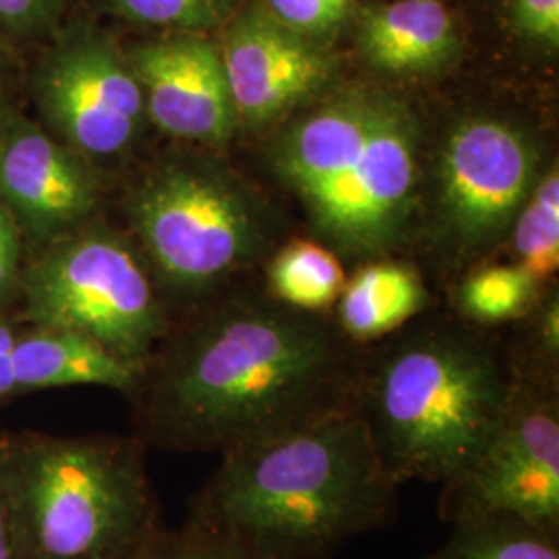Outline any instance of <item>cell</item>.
I'll list each match as a JSON object with an SVG mask.
<instances>
[{
	"label": "cell",
	"mask_w": 559,
	"mask_h": 559,
	"mask_svg": "<svg viewBox=\"0 0 559 559\" xmlns=\"http://www.w3.org/2000/svg\"><path fill=\"white\" fill-rule=\"evenodd\" d=\"M359 376L318 313L230 300L168 353L143 411L145 441L222 454L357 406Z\"/></svg>",
	"instance_id": "1"
},
{
	"label": "cell",
	"mask_w": 559,
	"mask_h": 559,
	"mask_svg": "<svg viewBox=\"0 0 559 559\" xmlns=\"http://www.w3.org/2000/svg\"><path fill=\"white\" fill-rule=\"evenodd\" d=\"M396 491L350 406L222 452L191 524L263 559H330L390 522Z\"/></svg>",
	"instance_id": "2"
},
{
	"label": "cell",
	"mask_w": 559,
	"mask_h": 559,
	"mask_svg": "<svg viewBox=\"0 0 559 559\" xmlns=\"http://www.w3.org/2000/svg\"><path fill=\"white\" fill-rule=\"evenodd\" d=\"M522 373L489 342L425 328L360 367L357 411L396 485L456 479L493 438Z\"/></svg>",
	"instance_id": "3"
},
{
	"label": "cell",
	"mask_w": 559,
	"mask_h": 559,
	"mask_svg": "<svg viewBox=\"0 0 559 559\" xmlns=\"http://www.w3.org/2000/svg\"><path fill=\"white\" fill-rule=\"evenodd\" d=\"M419 138V120L396 96L348 87L284 129L272 160L323 239L378 255L413 216Z\"/></svg>",
	"instance_id": "4"
},
{
	"label": "cell",
	"mask_w": 559,
	"mask_h": 559,
	"mask_svg": "<svg viewBox=\"0 0 559 559\" xmlns=\"http://www.w3.org/2000/svg\"><path fill=\"white\" fill-rule=\"evenodd\" d=\"M0 496L17 559H143L162 537L141 440H2Z\"/></svg>",
	"instance_id": "5"
},
{
	"label": "cell",
	"mask_w": 559,
	"mask_h": 559,
	"mask_svg": "<svg viewBox=\"0 0 559 559\" xmlns=\"http://www.w3.org/2000/svg\"><path fill=\"white\" fill-rule=\"evenodd\" d=\"M129 210L162 278L182 293L210 288L260 247L253 201L212 164H164L141 180Z\"/></svg>",
	"instance_id": "6"
},
{
	"label": "cell",
	"mask_w": 559,
	"mask_h": 559,
	"mask_svg": "<svg viewBox=\"0 0 559 559\" xmlns=\"http://www.w3.org/2000/svg\"><path fill=\"white\" fill-rule=\"evenodd\" d=\"M27 316L38 328L69 330L122 359L145 365L164 334L156 293L117 239L87 235L62 242L23 280Z\"/></svg>",
	"instance_id": "7"
},
{
	"label": "cell",
	"mask_w": 559,
	"mask_h": 559,
	"mask_svg": "<svg viewBox=\"0 0 559 559\" xmlns=\"http://www.w3.org/2000/svg\"><path fill=\"white\" fill-rule=\"evenodd\" d=\"M508 514L559 531V404L549 381L522 376L493 438L464 473L441 485L448 524Z\"/></svg>",
	"instance_id": "8"
},
{
	"label": "cell",
	"mask_w": 559,
	"mask_h": 559,
	"mask_svg": "<svg viewBox=\"0 0 559 559\" xmlns=\"http://www.w3.org/2000/svg\"><path fill=\"white\" fill-rule=\"evenodd\" d=\"M34 90L46 120L85 156H117L140 135L141 85L108 32L69 20L48 40Z\"/></svg>",
	"instance_id": "9"
},
{
	"label": "cell",
	"mask_w": 559,
	"mask_h": 559,
	"mask_svg": "<svg viewBox=\"0 0 559 559\" xmlns=\"http://www.w3.org/2000/svg\"><path fill=\"white\" fill-rule=\"evenodd\" d=\"M438 177L452 235L466 247H485L516 221L539 179V152L514 122L475 115L448 133Z\"/></svg>",
	"instance_id": "10"
},
{
	"label": "cell",
	"mask_w": 559,
	"mask_h": 559,
	"mask_svg": "<svg viewBox=\"0 0 559 559\" xmlns=\"http://www.w3.org/2000/svg\"><path fill=\"white\" fill-rule=\"evenodd\" d=\"M218 48L237 119L251 129L316 98L336 71L325 44L286 27L261 2L226 23Z\"/></svg>",
	"instance_id": "11"
},
{
	"label": "cell",
	"mask_w": 559,
	"mask_h": 559,
	"mask_svg": "<svg viewBox=\"0 0 559 559\" xmlns=\"http://www.w3.org/2000/svg\"><path fill=\"white\" fill-rule=\"evenodd\" d=\"M124 57L140 81L145 112L162 131L201 143H224L237 110L221 48L201 34H158Z\"/></svg>",
	"instance_id": "12"
},
{
	"label": "cell",
	"mask_w": 559,
	"mask_h": 559,
	"mask_svg": "<svg viewBox=\"0 0 559 559\" xmlns=\"http://www.w3.org/2000/svg\"><path fill=\"white\" fill-rule=\"evenodd\" d=\"M81 156L36 127H9L0 141V200L41 233L83 221L98 182Z\"/></svg>",
	"instance_id": "13"
},
{
	"label": "cell",
	"mask_w": 559,
	"mask_h": 559,
	"mask_svg": "<svg viewBox=\"0 0 559 559\" xmlns=\"http://www.w3.org/2000/svg\"><path fill=\"white\" fill-rule=\"evenodd\" d=\"M357 44L383 73L425 78L459 57V25L441 0H394L360 13Z\"/></svg>",
	"instance_id": "14"
},
{
	"label": "cell",
	"mask_w": 559,
	"mask_h": 559,
	"mask_svg": "<svg viewBox=\"0 0 559 559\" xmlns=\"http://www.w3.org/2000/svg\"><path fill=\"white\" fill-rule=\"evenodd\" d=\"M15 385L25 390L62 385H104L133 392L145 376V365L122 359L78 332L38 328L15 340Z\"/></svg>",
	"instance_id": "15"
},
{
	"label": "cell",
	"mask_w": 559,
	"mask_h": 559,
	"mask_svg": "<svg viewBox=\"0 0 559 559\" xmlns=\"http://www.w3.org/2000/svg\"><path fill=\"white\" fill-rule=\"evenodd\" d=\"M340 332L355 342L383 338L429 305L419 274L400 263H373L344 284L338 297Z\"/></svg>",
	"instance_id": "16"
},
{
	"label": "cell",
	"mask_w": 559,
	"mask_h": 559,
	"mask_svg": "<svg viewBox=\"0 0 559 559\" xmlns=\"http://www.w3.org/2000/svg\"><path fill=\"white\" fill-rule=\"evenodd\" d=\"M425 559H559V531L508 514L459 520Z\"/></svg>",
	"instance_id": "17"
},
{
	"label": "cell",
	"mask_w": 559,
	"mask_h": 559,
	"mask_svg": "<svg viewBox=\"0 0 559 559\" xmlns=\"http://www.w3.org/2000/svg\"><path fill=\"white\" fill-rule=\"evenodd\" d=\"M267 282L274 300L297 311L320 313L338 300L346 278L332 251L300 240L280 251Z\"/></svg>",
	"instance_id": "18"
},
{
	"label": "cell",
	"mask_w": 559,
	"mask_h": 559,
	"mask_svg": "<svg viewBox=\"0 0 559 559\" xmlns=\"http://www.w3.org/2000/svg\"><path fill=\"white\" fill-rule=\"evenodd\" d=\"M512 245L519 265L537 282L551 278L559 265L558 166L537 179L514 221Z\"/></svg>",
	"instance_id": "19"
},
{
	"label": "cell",
	"mask_w": 559,
	"mask_h": 559,
	"mask_svg": "<svg viewBox=\"0 0 559 559\" xmlns=\"http://www.w3.org/2000/svg\"><path fill=\"white\" fill-rule=\"evenodd\" d=\"M96 7L133 27L156 34L214 32L237 15L240 0H94Z\"/></svg>",
	"instance_id": "20"
},
{
	"label": "cell",
	"mask_w": 559,
	"mask_h": 559,
	"mask_svg": "<svg viewBox=\"0 0 559 559\" xmlns=\"http://www.w3.org/2000/svg\"><path fill=\"white\" fill-rule=\"evenodd\" d=\"M539 282L516 265H493L464 280L459 290L462 316L473 323L496 325L526 316L537 300Z\"/></svg>",
	"instance_id": "21"
},
{
	"label": "cell",
	"mask_w": 559,
	"mask_h": 559,
	"mask_svg": "<svg viewBox=\"0 0 559 559\" xmlns=\"http://www.w3.org/2000/svg\"><path fill=\"white\" fill-rule=\"evenodd\" d=\"M355 0H261V7L286 27L330 44L353 13Z\"/></svg>",
	"instance_id": "22"
},
{
	"label": "cell",
	"mask_w": 559,
	"mask_h": 559,
	"mask_svg": "<svg viewBox=\"0 0 559 559\" xmlns=\"http://www.w3.org/2000/svg\"><path fill=\"white\" fill-rule=\"evenodd\" d=\"M81 0H0V34L9 41L50 40Z\"/></svg>",
	"instance_id": "23"
},
{
	"label": "cell",
	"mask_w": 559,
	"mask_h": 559,
	"mask_svg": "<svg viewBox=\"0 0 559 559\" xmlns=\"http://www.w3.org/2000/svg\"><path fill=\"white\" fill-rule=\"evenodd\" d=\"M147 559H263L222 533L189 524L179 537L162 535Z\"/></svg>",
	"instance_id": "24"
},
{
	"label": "cell",
	"mask_w": 559,
	"mask_h": 559,
	"mask_svg": "<svg viewBox=\"0 0 559 559\" xmlns=\"http://www.w3.org/2000/svg\"><path fill=\"white\" fill-rule=\"evenodd\" d=\"M508 21L520 40L543 55L559 48V0H508Z\"/></svg>",
	"instance_id": "25"
},
{
	"label": "cell",
	"mask_w": 559,
	"mask_h": 559,
	"mask_svg": "<svg viewBox=\"0 0 559 559\" xmlns=\"http://www.w3.org/2000/svg\"><path fill=\"white\" fill-rule=\"evenodd\" d=\"M20 261V235L13 212L0 205V297H4L17 274Z\"/></svg>",
	"instance_id": "26"
},
{
	"label": "cell",
	"mask_w": 559,
	"mask_h": 559,
	"mask_svg": "<svg viewBox=\"0 0 559 559\" xmlns=\"http://www.w3.org/2000/svg\"><path fill=\"white\" fill-rule=\"evenodd\" d=\"M535 344L547 362L558 359L559 350V305L558 299L547 300L540 309L535 328Z\"/></svg>",
	"instance_id": "27"
},
{
	"label": "cell",
	"mask_w": 559,
	"mask_h": 559,
	"mask_svg": "<svg viewBox=\"0 0 559 559\" xmlns=\"http://www.w3.org/2000/svg\"><path fill=\"white\" fill-rule=\"evenodd\" d=\"M15 336L11 328L0 320V399L11 394L15 385V371H13V350H15Z\"/></svg>",
	"instance_id": "28"
},
{
	"label": "cell",
	"mask_w": 559,
	"mask_h": 559,
	"mask_svg": "<svg viewBox=\"0 0 559 559\" xmlns=\"http://www.w3.org/2000/svg\"><path fill=\"white\" fill-rule=\"evenodd\" d=\"M0 559H17L15 558V545H13V537H11V526H9L2 496H0Z\"/></svg>",
	"instance_id": "29"
},
{
	"label": "cell",
	"mask_w": 559,
	"mask_h": 559,
	"mask_svg": "<svg viewBox=\"0 0 559 559\" xmlns=\"http://www.w3.org/2000/svg\"><path fill=\"white\" fill-rule=\"evenodd\" d=\"M9 44H11V41L7 40V38L0 34V71L4 69V64H7V60H9Z\"/></svg>",
	"instance_id": "30"
},
{
	"label": "cell",
	"mask_w": 559,
	"mask_h": 559,
	"mask_svg": "<svg viewBox=\"0 0 559 559\" xmlns=\"http://www.w3.org/2000/svg\"><path fill=\"white\" fill-rule=\"evenodd\" d=\"M7 129H9V124H7V120H4V112H2V108H0V141L4 138Z\"/></svg>",
	"instance_id": "31"
},
{
	"label": "cell",
	"mask_w": 559,
	"mask_h": 559,
	"mask_svg": "<svg viewBox=\"0 0 559 559\" xmlns=\"http://www.w3.org/2000/svg\"><path fill=\"white\" fill-rule=\"evenodd\" d=\"M143 559H147V558H143Z\"/></svg>",
	"instance_id": "32"
}]
</instances>
